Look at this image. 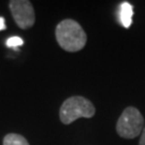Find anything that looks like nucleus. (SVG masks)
I'll return each mask as SVG.
<instances>
[{
  "label": "nucleus",
  "mask_w": 145,
  "mask_h": 145,
  "mask_svg": "<svg viewBox=\"0 0 145 145\" xmlns=\"http://www.w3.org/2000/svg\"><path fill=\"white\" fill-rule=\"evenodd\" d=\"M55 36L59 46L67 52H78L87 42V36L82 26L74 20H63L56 27Z\"/></svg>",
  "instance_id": "nucleus-1"
},
{
  "label": "nucleus",
  "mask_w": 145,
  "mask_h": 145,
  "mask_svg": "<svg viewBox=\"0 0 145 145\" xmlns=\"http://www.w3.org/2000/svg\"><path fill=\"white\" fill-rule=\"evenodd\" d=\"M96 113L95 105L88 99L81 96L68 98L60 106L59 118L65 125H70L78 118H91Z\"/></svg>",
  "instance_id": "nucleus-2"
},
{
  "label": "nucleus",
  "mask_w": 145,
  "mask_h": 145,
  "mask_svg": "<svg viewBox=\"0 0 145 145\" xmlns=\"http://www.w3.org/2000/svg\"><path fill=\"white\" fill-rule=\"evenodd\" d=\"M143 128L144 118L135 106L126 108L116 123L117 135L124 139H135L142 133Z\"/></svg>",
  "instance_id": "nucleus-3"
},
{
  "label": "nucleus",
  "mask_w": 145,
  "mask_h": 145,
  "mask_svg": "<svg viewBox=\"0 0 145 145\" xmlns=\"http://www.w3.org/2000/svg\"><path fill=\"white\" fill-rule=\"evenodd\" d=\"M9 9L16 25L21 29H28L33 26L36 22V14L30 1L12 0L9 3Z\"/></svg>",
  "instance_id": "nucleus-4"
},
{
  "label": "nucleus",
  "mask_w": 145,
  "mask_h": 145,
  "mask_svg": "<svg viewBox=\"0 0 145 145\" xmlns=\"http://www.w3.org/2000/svg\"><path fill=\"white\" fill-rule=\"evenodd\" d=\"M132 16H133V7L129 2L125 1L121 2L118 8V20L121 26L125 28H129L132 24Z\"/></svg>",
  "instance_id": "nucleus-5"
},
{
  "label": "nucleus",
  "mask_w": 145,
  "mask_h": 145,
  "mask_svg": "<svg viewBox=\"0 0 145 145\" xmlns=\"http://www.w3.org/2000/svg\"><path fill=\"white\" fill-rule=\"evenodd\" d=\"M3 145H29L28 141L21 135L9 133L3 138Z\"/></svg>",
  "instance_id": "nucleus-6"
},
{
  "label": "nucleus",
  "mask_w": 145,
  "mask_h": 145,
  "mask_svg": "<svg viewBox=\"0 0 145 145\" xmlns=\"http://www.w3.org/2000/svg\"><path fill=\"white\" fill-rule=\"evenodd\" d=\"M23 39L20 38V37H12V38H9L7 40V46L9 47H17L23 45Z\"/></svg>",
  "instance_id": "nucleus-7"
},
{
  "label": "nucleus",
  "mask_w": 145,
  "mask_h": 145,
  "mask_svg": "<svg viewBox=\"0 0 145 145\" xmlns=\"http://www.w3.org/2000/svg\"><path fill=\"white\" fill-rule=\"evenodd\" d=\"M139 145H145V125H144L143 130H142V133H141V138H140V141H139Z\"/></svg>",
  "instance_id": "nucleus-8"
},
{
  "label": "nucleus",
  "mask_w": 145,
  "mask_h": 145,
  "mask_svg": "<svg viewBox=\"0 0 145 145\" xmlns=\"http://www.w3.org/2000/svg\"><path fill=\"white\" fill-rule=\"evenodd\" d=\"M5 23L3 17H0V30H5Z\"/></svg>",
  "instance_id": "nucleus-9"
}]
</instances>
